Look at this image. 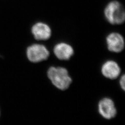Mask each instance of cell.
Instances as JSON below:
<instances>
[{"instance_id":"cell-1","label":"cell","mask_w":125,"mask_h":125,"mask_svg":"<svg viewBox=\"0 0 125 125\" xmlns=\"http://www.w3.org/2000/svg\"><path fill=\"white\" fill-rule=\"evenodd\" d=\"M47 75L52 83L62 91L68 89L72 82L69 72L64 67L51 66L47 71Z\"/></svg>"},{"instance_id":"cell-2","label":"cell","mask_w":125,"mask_h":125,"mask_svg":"<svg viewBox=\"0 0 125 125\" xmlns=\"http://www.w3.org/2000/svg\"><path fill=\"white\" fill-rule=\"evenodd\" d=\"M104 14L107 22L113 25H119L125 22V9L118 1L109 2L104 9Z\"/></svg>"},{"instance_id":"cell-3","label":"cell","mask_w":125,"mask_h":125,"mask_svg":"<svg viewBox=\"0 0 125 125\" xmlns=\"http://www.w3.org/2000/svg\"><path fill=\"white\" fill-rule=\"evenodd\" d=\"M27 58L32 62L37 63L47 60L50 56L49 50L44 45L34 44L27 49Z\"/></svg>"},{"instance_id":"cell-4","label":"cell","mask_w":125,"mask_h":125,"mask_svg":"<svg viewBox=\"0 0 125 125\" xmlns=\"http://www.w3.org/2000/svg\"><path fill=\"white\" fill-rule=\"evenodd\" d=\"M98 111L101 116L108 120L115 118L117 113L114 101L108 97L102 99L99 102Z\"/></svg>"},{"instance_id":"cell-5","label":"cell","mask_w":125,"mask_h":125,"mask_svg":"<svg viewBox=\"0 0 125 125\" xmlns=\"http://www.w3.org/2000/svg\"><path fill=\"white\" fill-rule=\"evenodd\" d=\"M106 44L109 51L118 53L124 49L125 41L123 37L116 32L110 33L106 37Z\"/></svg>"},{"instance_id":"cell-6","label":"cell","mask_w":125,"mask_h":125,"mask_svg":"<svg viewBox=\"0 0 125 125\" xmlns=\"http://www.w3.org/2000/svg\"><path fill=\"white\" fill-rule=\"evenodd\" d=\"M31 31L34 39L37 40H48L52 36V29L49 26L42 22H38L31 27Z\"/></svg>"},{"instance_id":"cell-7","label":"cell","mask_w":125,"mask_h":125,"mask_svg":"<svg viewBox=\"0 0 125 125\" xmlns=\"http://www.w3.org/2000/svg\"><path fill=\"white\" fill-rule=\"evenodd\" d=\"M101 73L106 78L114 80L117 79L121 73V69L118 63L112 60L106 61L101 67Z\"/></svg>"},{"instance_id":"cell-8","label":"cell","mask_w":125,"mask_h":125,"mask_svg":"<svg viewBox=\"0 0 125 125\" xmlns=\"http://www.w3.org/2000/svg\"><path fill=\"white\" fill-rule=\"evenodd\" d=\"M54 54L60 60L66 61L74 55V50L71 45L65 42H60L54 47Z\"/></svg>"},{"instance_id":"cell-9","label":"cell","mask_w":125,"mask_h":125,"mask_svg":"<svg viewBox=\"0 0 125 125\" xmlns=\"http://www.w3.org/2000/svg\"><path fill=\"white\" fill-rule=\"evenodd\" d=\"M119 84L121 89L124 91L125 90V76L124 74H123L121 76L119 80Z\"/></svg>"}]
</instances>
